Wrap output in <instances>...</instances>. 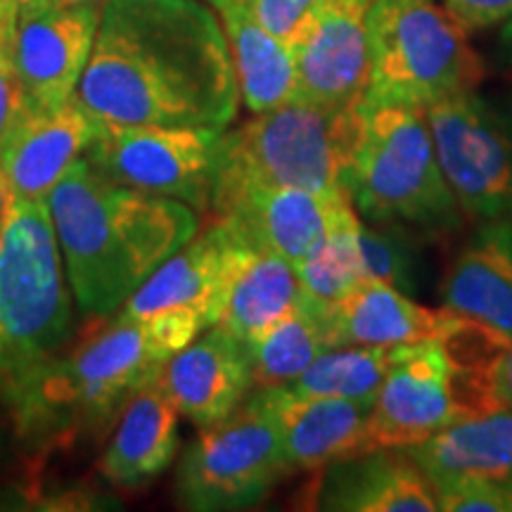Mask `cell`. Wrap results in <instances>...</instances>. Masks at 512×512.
Returning a JSON list of instances; mask_svg holds the SVG:
<instances>
[{"mask_svg": "<svg viewBox=\"0 0 512 512\" xmlns=\"http://www.w3.org/2000/svg\"><path fill=\"white\" fill-rule=\"evenodd\" d=\"M74 100L107 126H226L238 76L226 31L197 0H107Z\"/></svg>", "mask_w": 512, "mask_h": 512, "instance_id": "obj_1", "label": "cell"}, {"mask_svg": "<svg viewBox=\"0 0 512 512\" xmlns=\"http://www.w3.org/2000/svg\"><path fill=\"white\" fill-rule=\"evenodd\" d=\"M64 271L83 316H107L200 230L188 204L110 181L79 159L48 197Z\"/></svg>", "mask_w": 512, "mask_h": 512, "instance_id": "obj_2", "label": "cell"}, {"mask_svg": "<svg viewBox=\"0 0 512 512\" xmlns=\"http://www.w3.org/2000/svg\"><path fill=\"white\" fill-rule=\"evenodd\" d=\"M204 325L188 316L119 320L74 354L57 356L10 403L17 437L50 446L119 418L171 356L195 342Z\"/></svg>", "mask_w": 512, "mask_h": 512, "instance_id": "obj_3", "label": "cell"}, {"mask_svg": "<svg viewBox=\"0 0 512 512\" xmlns=\"http://www.w3.org/2000/svg\"><path fill=\"white\" fill-rule=\"evenodd\" d=\"M358 105L294 98L223 131L211 204L242 188H304L349 197L347 176L361 136Z\"/></svg>", "mask_w": 512, "mask_h": 512, "instance_id": "obj_4", "label": "cell"}, {"mask_svg": "<svg viewBox=\"0 0 512 512\" xmlns=\"http://www.w3.org/2000/svg\"><path fill=\"white\" fill-rule=\"evenodd\" d=\"M69 290L48 202L12 200L0 235V408L60 356L74 323Z\"/></svg>", "mask_w": 512, "mask_h": 512, "instance_id": "obj_5", "label": "cell"}, {"mask_svg": "<svg viewBox=\"0 0 512 512\" xmlns=\"http://www.w3.org/2000/svg\"><path fill=\"white\" fill-rule=\"evenodd\" d=\"M361 136L347 195L358 216L377 226H456L460 204L448 188L425 110L361 100Z\"/></svg>", "mask_w": 512, "mask_h": 512, "instance_id": "obj_6", "label": "cell"}, {"mask_svg": "<svg viewBox=\"0 0 512 512\" xmlns=\"http://www.w3.org/2000/svg\"><path fill=\"white\" fill-rule=\"evenodd\" d=\"M368 55L363 100L418 110L475 91L484 76L467 29L437 0H370Z\"/></svg>", "mask_w": 512, "mask_h": 512, "instance_id": "obj_7", "label": "cell"}, {"mask_svg": "<svg viewBox=\"0 0 512 512\" xmlns=\"http://www.w3.org/2000/svg\"><path fill=\"white\" fill-rule=\"evenodd\" d=\"M292 472L271 396L259 389L228 418L200 427L178 463L176 501L192 512L245 510Z\"/></svg>", "mask_w": 512, "mask_h": 512, "instance_id": "obj_8", "label": "cell"}, {"mask_svg": "<svg viewBox=\"0 0 512 512\" xmlns=\"http://www.w3.org/2000/svg\"><path fill=\"white\" fill-rule=\"evenodd\" d=\"M221 136L216 128L102 124L83 159L124 188L209 211Z\"/></svg>", "mask_w": 512, "mask_h": 512, "instance_id": "obj_9", "label": "cell"}, {"mask_svg": "<svg viewBox=\"0 0 512 512\" xmlns=\"http://www.w3.org/2000/svg\"><path fill=\"white\" fill-rule=\"evenodd\" d=\"M425 117L460 211L512 219V114L467 91L434 102Z\"/></svg>", "mask_w": 512, "mask_h": 512, "instance_id": "obj_10", "label": "cell"}, {"mask_svg": "<svg viewBox=\"0 0 512 512\" xmlns=\"http://www.w3.org/2000/svg\"><path fill=\"white\" fill-rule=\"evenodd\" d=\"M102 5L27 0L17 10L10 53L31 110L74 100L91 57Z\"/></svg>", "mask_w": 512, "mask_h": 512, "instance_id": "obj_11", "label": "cell"}, {"mask_svg": "<svg viewBox=\"0 0 512 512\" xmlns=\"http://www.w3.org/2000/svg\"><path fill=\"white\" fill-rule=\"evenodd\" d=\"M245 242L223 223L214 221L202 235L164 261L131 297L121 304L119 320L155 316H188L204 330L219 323L230 280L238 268Z\"/></svg>", "mask_w": 512, "mask_h": 512, "instance_id": "obj_12", "label": "cell"}, {"mask_svg": "<svg viewBox=\"0 0 512 512\" xmlns=\"http://www.w3.org/2000/svg\"><path fill=\"white\" fill-rule=\"evenodd\" d=\"M349 202L344 195L304 188H242L216 200L209 211L245 245L297 266L316 252Z\"/></svg>", "mask_w": 512, "mask_h": 512, "instance_id": "obj_13", "label": "cell"}, {"mask_svg": "<svg viewBox=\"0 0 512 512\" xmlns=\"http://www.w3.org/2000/svg\"><path fill=\"white\" fill-rule=\"evenodd\" d=\"M370 0H323L297 57L299 98L323 105H356L370 81Z\"/></svg>", "mask_w": 512, "mask_h": 512, "instance_id": "obj_14", "label": "cell"}, {"mask_svg": "<svg viewBox=\"0 0 512 512\" xmlns=\"http://www.w3.org/2000/svg\"><path fill=\"white\" fill-rule=\"evenodd\" d=\"M157 382L183 418L209 427L238 411L252 392L249 347L221 325H211L164 363Z\"/></svg>", "mask_w": 512, "mask_h": 512, "instance_id": "obj_15", "label": "cell"}, {"mask_svg": "<svg viewBox=\"0 0 512 512\" xmlns=\"http://www.w3.org/2000/svg\"><path fill=\"white\" fill-rule=\"evenodd\" d=\"M102 124L76 100L31 110L0 143V169L15 202H48L64 171L86 155Z\"/></svg>", "mask_w": 512, "mask_h": 512, "instance_id": "obj_16", "label": "cell"}, {"mask_svg": "<svg viewBox=\"0 0 512 512\" xmlns=\"http://www.w3.org/2000/svg\"><path fill=\"white\" fill-rule=\"evenodd\" d=\"M266 392L294 472H323L325 467L373 451L368 434L373 403L297 394L285 384L266 387Z\"/></svg>", "mask_w": 512, "mask_h": 512, "instance_id": "obj_17", "label": "cell"}, {"mask_svg": "<svg viewBox=\"0 0 512 512\" xmlns=\"http://www.w3.org/2000/svg\"><path fill=\"white\" fill-rule=\"evenodd\" d=\"M318 508L342 512H434L437 486L401 448H373L323 470Z\"/></svg>", "mask_w": 512, "mask_h": 512, "instance_id": "obj_18", "label": "cell"}, {"mask_svg": "<svg viewBox=\"0 0 512 512\" xmlns=\"http://www.w3.org/2000/svg\"><path fill=\"white\" fill-rule=\"evenodd\" d=\"M456 320L458 313L427 309L380 280H361L342 299L328 304L332 349L437 342Z\"/></svg>", "mask_w": 512, "mask_h": 512, "instance_id": "obj_19", "label": "cell"}, {"mask_svg": "<svg viewBox=\"0 0 512 512\" xmlns=\"http://www.w3.org/2000/svg\"><path fill=\"white\" fill-rule=\"evenodd\" d=\"M444 304L512 339V221L491 219L460 249L446 275Z\"/></svg>", "mask_w": 512, "mask_h": 512, "instance_id": "obj_20", "label": "cell"}, {"mask_svg": "<svg viewBox=\"0 0 512 512\" xmlns=\"http://www.w3.org/2000/svg\"><path fill=\"white\" fill-rule=\"evenodd\" d=\"M178 415L157 377L138 389L100 460L102 477L117 486H140L162 475L178 451Z\"/></svg>", "mask_w": 512, "mask_h": 512, "instance_id": "obj_21", "label": "cell"}, {"mask_svg": "<svg viewBox=\"0 0 512 512\" xmlns=\"http://www.w3.org/2000/svg\"><path fill=\"white\" fill-rule=\"evenodd\" d=\"M512 406L460 420L422 444L401 448L434 486L477 477H512Z\"/></svg>", "mask_w": 512, "mask_h": 512, "instance_id": "obj_22", "label": "cell"}, {"mask_svg": "<svg viewBox=\"0 0 512 512\" xmlns=\"http://www.w3.org/2000/svg\"><path fill=\"white\" fill-rule=\"evenodd\" d=\"M219 12L247 110L261 114L299 98L294 48L261 27L245 0H233Z\"/></svg>", "mask_w": 512, "mask_h": 512, "instance_id": "obj_23", "label": "cell"}, {"mask_svg": "<svg viewBox=\"0 0 512 512\" xmlns=\"http://www.w3.org/2000/svg\"><path fill=\"white\" fill-rule=\"evenodd\" d=\"M304 294L297 268L290 261L247 245L216 325L249 344L278 323Z\"/></svg>", "mask_w": 512, "mask_h": 512, "instance_id": "obj_24", "label": "cell"}, {"mask_svg": "<svg viewBox=\"0 0 512 512\" xmlns=\"http://www.w3.org/2000/svg\"><path fill=\"white\" fill-rule=\"evenodd\" d=\"M247 347L256 389L290 384L318 356L332 349L328 304L306 292L278 323Z\"/></svg>", "mask_w": 512, "mask_h": 512, "instance_id": "obj_25", "label": "cell"}, {"mask_svg": "<svg viewBox=\"0 0 512 512\" xmlns=\"http://www.w3.org/2000/svg\"><path fill=\"white\" fill-rule=\"evenodd\" d=\"M406 347V344H403ZM403 347H337L318 356L290 387L297 394L375 403Z\"/></svg>", "mask_w": 512, "mask_h": 512, "instance_id": "obj_26", "label": "cell"}, {"mask_svg": "<svg viewBox=\"0 0 512 512\" xmlns=\"http://www.w3.org/2000/svg\"><path fill=\"white\" fill-rule=\"evenodd\" d=\"M361 216L354 204H344L337 214L325 240L320 242L309 259L297 264L302 287L318 302L332 304L354 290L363 278L361 245H358Z\"/></svg>", "mask_w": 512, "mask_h": 512, "instance_id": "obj_27", "label": "cell"}, {"mask_svg": "<svg viewBox=\"0 0 512 512\" xmlns=\"http://www.w3.org/2000/svg\"><path fill=\"white\" fill-rule=\"evenodd\" d=\"M363 278L380 280L401 292H413V249L401 226H377L361 219L358 228Z\"/></svg>", "mask_w": 512, "mask_h": 512, "instance_id": "obj_28", "label": "cell"}, {"mask_svg": "<svg viewBox=\"0 0 512 512\" xmlns=\"http://www.w3.org/2000/svg\"><path fill=\"white\" fill-rule=\"evenodd\" d=\"M441 512H512V477L458 479L437 486Z\"/></svg>", "mask_w": 512, "mask_h": 512, "instance_id": "obj_29", "label": "cell"}, {"mask_svg": "<svg viewBox=\"0 0 512 512\" xmlns=\"http://www.w3.org/2000/svg\"><path fill=\"white\" fill-rule=\"evenodd\" d=\"M256 22L275 38L297 48L323 0H245Z\"/></svg>", "mask_w": 512, "mask_h": 512, "instance_id": "obj_30", "label": "cell"}, {"mask_svg": "<svg viewBox=\"0 0 512 512\" xmlns=\"http://www.w3.org/2000/svg\"><path fill=\"white\" fill-rule=\"evenodd\" d=\"M10 36L12 31L0 29V143L10 136L19 119L29 112L27 95H24L15 62H12Z\"/></svg>", "mask_w": 512, "mask_h": 512, "instance_id": "obj_31", "label": "cell"}, {"mask_svg": "<svg viewBox=\"0 0 512 512\" xmlns=\"http://www.w3.org/2000/svg\"><path fill=\"white\" fill-rule=\"evenodd\" d=\"M451 15L465 29H489L512 17V0H444Z\"/></svg>", "mask_w": 512, "mask_h": 512, "instance_id": "obj_32", "label": "cell"}, {"mask_svg": "<svg viewBox=\"0 0 512 512\" xmlns=\"http://www.w3.org/2000/svg\"><path fill=\"white\" fill-rule=\"evenodd\" d=\"M10 207H12V192H10L8 178H5L3 169H0V235H3L5 223H8Z\"/></svg>", "mask_w": 512, "mask_h": 512, "instance_id": "obj_33", "label": "cell"}, {"mask_svg": "<svg viewBox=\"0 0 512 512\" xmlns=\"http://www.w3.org/2000/svg\"><path fill=\"white\" fill-rule=\"evenodd\" d=\"M24 3H27V0H0V29L15 27L17 10L22 8Z\"/></svg>", "mask_w": 512, "mask_h": 512, "instance_id": "obj_34", "label": "cell"}, {"mask_svg": "<svg viewBox=\"0 0 512 512\" xmlns=\"http://www.w3.org/2000/svg\"><path fill=\"white\" fill-rule=\"evenodd\" d=\"M503 387H505V394H508V401L512 406V344H510L508 354H505V361H503Z\"/></svg>", "mask_w": 512, "mask_h": 512, "instance_id": "obj_35", "label": "cell"}, {"mask_svg": "<svg viewBox=\"0 0 512 512\" xmlns=\"http://www.w3.org/2000/svg\"><path fill=\"white\" fill-rule=\"evenodd\" d=\"M501 46L505 50V55H508L512 60V17L508 19V22H505V27L501 31Z\"/></svg>", "mask_w": 512, "mask_h": 512, "instance_id": "obj_36", "label": "cell"}, {"mask_svg": "<svg viewBox=\"0 0 512 512\" xmlns=\"http://www.w3.org/2000/svg\"><path fill=\"white\" fill-rule=\"evenodd\" d=\"M60 3H91V5H105L107 0H60Z\"/></svg>", "mask_w": 512, "mask_h": 512, "instance_id": "obj_37", "label": "cell"}, {"mask_svg": "<svg viewBox=\"0 0 512 512\" xmlns=\"http://www.w3.org/2000/svg\"><path fill=\"white\" fill-rule=\"evenodd\" d=\"M209 3H211V5H214V8H216V10H221V8H223V5L233 3V0H209Z\"/></svg>", "mask_w": 512, "mask_h": 512, "instance_id": "obj_38", "label": "cell"}]
</instances>
